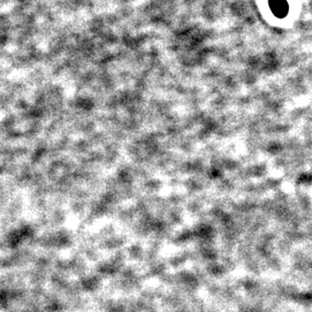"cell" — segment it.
<instances>
[{"label": "cell", "mask_w": 312, "mask_h": 312, "mask_svg": "<svg viewBox=\"0 0 312 312\" xmlns=\"http://www.w3.org/2000/svg\"><path fill=\"white\" fill-rule=\"evenodd\" d=\"M272 8L277 14H284L286 10H287V7H286L284 0H273Z\"/></svg>", "instance_id": "cell-1"}]
</instances>
